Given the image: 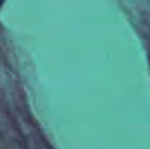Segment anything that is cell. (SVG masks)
Masks as SVG:
<instances>
[{"mask_svg": "<svg viewBox=\"0 0 150 149\" xmlns=\"http://www.w3.org/2000/svg\"><path fill=\"white\" fill-rule=\"evenodd\" d=\"M4 1H6V0H0V6H1V4H3Z\"/></svg>", "mask_w": 150, "mask_h": 149, "instance_id": "6da1fadb", "label": "cell"}]
</instances>
